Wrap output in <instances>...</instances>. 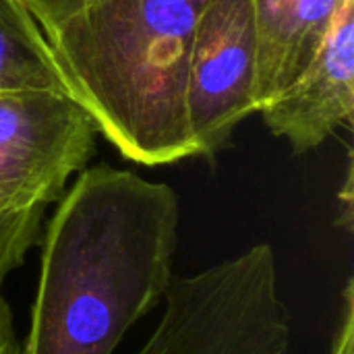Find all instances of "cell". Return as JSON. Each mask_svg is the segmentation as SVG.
<instances>
[{"mask_svg":"<svg viewBox=\"0 0 354 354\" xmlns=\"http://www.w3.org/2000/svg\"><path fill=\"white\" fill-rule=\"evenodd\" d=\"M41 230L23 354H112L174 280L180 203L166 183L81 170Z\"/></svg>","mask_w":354,"mask_h":354,"instance_id":"6da1fadb","label":"cell"},{"mask_svg":"<svg viewBox=\"0 0 354 354\" xmlns=\"http://www.w3.org/2000/svg\"><path fill=\"white\" fill-rule=\"evenodd\" d=\"M207 0H93L41 29L58 75L120 156L143 166L193 158L187 77Z\"/></svg>","mask_w":354,"mask_h":354,"instance_id":"7a4b0ae2","label":"cell"},{"mask_svg":"<svg viewBox=\"0 0 354 354\" xmlns=\"http://www.w3.org/2000/svg\"><path fill=\"white\" fill-rule=\"evenodd\" d=\"M290 309L272 245L174 278L164 313L137 354H288Z\"/></svg>","mask_w":354,"mask_h":354,"instance_id":"3957f363","label":"cell"},{"mask_svg":"<svg viewBox=\"0 0 354 354\" xmlns=\"http://www.w3.org/2000/svg\"><path fill=\"white\" fill-rule=\"evenodd\" d=\"M97 129L66 89L0 91V214L48 209L95 151Z\"/></svg>","mask_w":354,"mask_h":354,"instance_id":"277c9868","label":"cell"},{"mask_svg":"<svg viewBox=\"0 0 354 354\" xmlns=\"http://www.w3.org/2000/svg\"><path fill=\"white\" fill-rule=\"evenodd\" d=\"M253 112V0H207L193 33L187 77V120L195 156L214 158Z\"/></svg>","mask_w":354,"mask_h":354,"instance_id":"5b68a950","label":"cell"},{"mask_svg":"<svg viewBox=\"0 0 354 354\" xmlns=\"http://www.w3.org/2000/svg\"><path fill=\"white\" fill-rule=\"evenodd\" d=\"M354 110V0H344L315 58L259 112L272 135L301 156L351 124Z\"/></svg>","mask_w":354,"mask_h":354,"instance_id":"8992f818","label":"cell"},{"mask_svg":"<svg viewBox=\"0 0 354 354\" xmlns=\"http://www.w3.org/2000/svg\"><path fill=\"white\" fill-rule=\"evenodd\" d=\"M344 0H253L257 112L315 58Z\"/></svg>","mask_w":354,"mask_h":354,"instance_id":"52a82bcc","label":"cell"},{"mask_svg":"<svg viewBox=\"0 0 354 354\" xmlns=\"http://www.w3.org/2000/svg\"><path fill=\"white\" fill-rule=\"evenodd\" d=\"M17 89L66 87L48 39L27 6L21 0H0V91Z\"/></svg>","mask_w":354,"mask_h":354,"instance_id":"ba28073f","label":"cell"},{"mask_svg":"<svg viewBox=\"0 0 354 354\" xmlns=\"http://www.w3.org/2000/svg\"><path fill=\"white\" fill-rule=\"evenodd\" d=\"M46 209L0 214V286L10 272L21 268L27 253L39 245Z\"/></svg>","mask_w":354,"mask_h":354,"instance_id":"9c48e42d","label":"cell"},{"mask_svg":"<svg viewBox=\"0 0 354 354\" xmlns=\"http://www.w3.org/2000/svg\"><path fill=\"white\" fill-rule=\"evenodd\" d=\"M330 354H354V280L346 278L342 297H340V313L336 322V330L332 336Z\"/></svg>","mask_w":354,"mask_h":354,"instance_id":"30bf717a","label":"cell"},{"mask_svg":"<svg viewBox=\"0 0 354 354\" xmlns=\"http://www.w3.org/2000/svg\"><path fill=\"white\" fill-rule=\"evenodd\" d=\"M33 19L39 23L41 29L56 25L58 21L71 17L73 12L81 10L83 6L91 4L93 0H21Z\"/></svg>","mask_w":354,"mask_h":354,"instance_id":"8fae6325","label":"cell"},{"mask_svg":"<svg viewBox=\"0 0 354 354\" xmlns=\"http://www.w3.org/2000/svg\"><path fill=\"white\" fill-rule=\"evenodd\" d=\"M0 354H23V344L15 330V317L8 301L0 292Z\"/></svg>","mask_w":354,"mask_h":354,"instance_id":"7c38bea8","label":"cell"}]
</instances>
